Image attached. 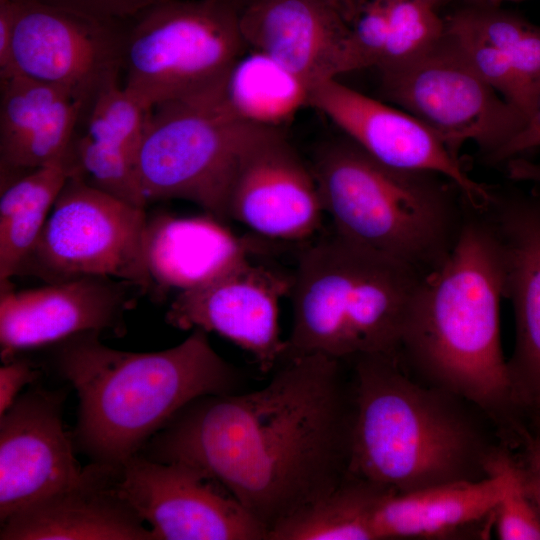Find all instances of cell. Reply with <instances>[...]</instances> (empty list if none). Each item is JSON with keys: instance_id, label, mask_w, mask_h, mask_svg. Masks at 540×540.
<instances>
[{"instance_id": "obj_27", "label": "cell", "mask_w": 540, "mask_h": 540, "mask_svg": "<svg viewBox=\"0 0 540 540\" xmlns=\"http://www.w3.org/2000/svg\"><path fill=\"white\" fill-rule=\"evenodd\" d=\"M73 150L81 174L90 185L121 202L145 209L148 202L133 153L86 134L73 141Z\"/></svg>"}, {"instance_id": "obj_2", "label": "cell", "mask_w": 540, "mask_h": 540, "mask_svg": "<svg viewBox=\"0 0 540 540\" xmlns=\"http://www.w3.org/2000/svg\"><path fill=\"white\" fill-rule=\"evenodd\" d=\"M501 249L484 210L468 206L446 260L422 278L397 356L416 380L483 409L516 449L529 426L516 406L500 339Z\"/></svg>"}, {"instance_id": "obj_32", "label": "cell", "mask_w": 540, "mask_h": 540, "mask_svg": "<svg viewBox=\"0 0 540 540\" xmlns=\"http://www.w3.org/2000/svg\"><path fill=\"white\" fill-rule=\"evenodd\" d=\"M40 375L28 359L16 358L0 367V415L4 414L21 394L26 385L36 382Z\"/></svg>"}, {"instance_id": "obj_13", "label": "cell", "mask_w": 540, "mask_h": 540, "mask_svg": "<svg viewBox=\"0 0 540 540\" xmlns=\"http://www.w3.org/2000/svg\"><path fill=\"white\" fill-rule=\"evenodd\" d=\"M309 106L377 162L395 169L440 174L459 188L473 208L482 209L491 201L494 188L470 177L458 156L410 113L356 91L337 78L313 85Z\"/></svg>"}, {"instance_id": "obj_26", "label": "cell", "mask_w": 540, "mask_h": 540, "mask_svg": "<svg viewBox=\"0 0 540 540\" xmlns=\"http://www.w3.org/2000/svg\"><path fill=\"white\" fill-rule=\"evenodd\" d=\"M0 88V150L33 131L63 101L76 98L63 89L18 72L0 78Z\"/></svg>"}, {"instance_id": "obj_28", "label": "cell", "mask_w": 540, "mask_h": 540, "mask_svg": "<svg viewBox=\"0 0 540 540\" xmlns=\"http://www.w3.org/2000/svg\"><path fill=\"white\" fill-rule=\"evenodd\" d=\"M389 36L377 70L403 64L422 54L445 33L444 17L424 0H385Z\"/></svg>"}, {"instance_id": "obj_21", "label": "cell", "mask_w": 540, "mask_h": 540, "mask_svg": "<svg viewBox=\"0 0 540 540\" xmlns=\"http://www.w3.org/2000/svg\"><path fill=\"white\" fill-rule=\"evenodd\" d=\"M118 471L90 462L73 483L1 523L0 540H155L120 494Z\"/></svg>"}, {"instance_id": "obj_8", "label": "cell", "mask_w": 540, "mask_h": 540, "mask_svg": "<svg viewBox=\"0 0 540 540\" xmlns=\"http://www.w3.org/2000/svg\"><path fill=\"white\" fill-rule=\"evenodd\" d=\"M220 90L150 108L135 152L147 202L186 200L223 222L229 220L227 199L237 165L271 128L234 117Z\"/></svg>"}, {"instance_id": "obj_38", "label": "cell", "mask_w": 540, "mask_h": 540, "mask_svg": "<svg viewBox=\"0 0 540 540\" xmlns=\"http://www.w3.org/2000/svg\"><path fill=\"white\" fill-rule=\"evenodd\" d=\"M424 1L428 2L429 4L434 6L435 8H438V6H440L442 4H445V3H448V2H451V1H454V0H424Z\"/></svg>"}, {"instance_id": "obj_33", "label": "cell", "mask_w": 540, "mask_h": 540, "mask_svg": "<svg viewBox=\"0 0 540 540\" xmlns=\"http://www.w3.org/2000/svg\"><path fill=\"white\" fill-rule=\"evenodd\" d=\"M540 147V93L526 118L522 130L510 140L492 158L491 162L499 163L517 157L531 149Z\"/></svg>"}, {"instance_id": "obj_14", "label": "cell", "mask_w": 540, "mask_h": 540, "mask_svg": "<svg viewBox=\"0 0 540 540\" xmlns=\"http://www.w3.org/2000/svg\"><path fill=\"white\" fill-rule=\"evenodd\" d=\"M504 477L447 483L396 492L363 483L350 503V519L359 540H442L489 536Z\"/></svg>"}, {"instance_id": "obj_7", "label": "cell", "mask_w": 540, "mask_h": 540, "mask_svg": "<svg viewBox=\"0 0 540 540\" xmlns=\"http://www.w3.org/2000/svg\"><path fill=\"white\" fill-rule=\"evenodd\" d=\"M225 0H157L130 19L124 87L148 108L219 91L248 49Z\"/></svg>"}, {"instance_id": "obj_36", "label": "cell", "mask_w": 540, "mask_h": 540, "mask_svg": "<svg viewBox=\"0 0 540 540\" xmlns=\"http://www.w3.org/2000/svg\"><path fill=\"white\" fill-rule=\"evenodd\" d=\"M506 172L509 179L532 184L540 190L539 162L517 156L506 161Z\"/></svg>"}, {"instance_id": "obj_25", "label": "cell", "mask_w": 540, "mask_h": 540, "mask_svg": "<svg viewBox=\"0 0 540 540\" xmlns=\"http://www.w3.org/2000/svg\"><path fill=\"white\" fill-rule=\"evenodd\" d=\"M448 16L500 51L516 74L531 112L540 93V26L494 5L465 3Z\"/></svg>"}, {"instance_id": "obj_23", "label": "cell", "mask_w": 540, "mask_h": 540, "mask_svg": "<svg viewBox=\"0 0 540 540\" xmlns=\"http://www.w3.org/2000/svg\"><path fill=\"white\" fill-rule=\"evenodd\" d=\"M80 172L73 145L61 158L1 187L0 287L9 284L33 248L68 178Z\"/></svg>"}, {"instance_id": "obj_10", "label": "cell", "mask_w": 540, "mask_h": 540, "mask_svg": "<svg viewBox=\"0 0 540 540\" xmlns=\"http://www.w3.org/2000/svg\"><path fill=\"white\" fill-rule=\"evenodd\" d=\"M379 74L383 95L456 156L463 144L473 142L491 160L526 123L523 113L478 74L446 29L428 50Z\"/></svg>"}, {"instance_id": "obj_30", "label": "cell", "mask_w": 540, "mask_h": 540, "mask_svg": "<svg viewBox=\"0 0 540 540\" xmlns=\"http://www.w3.org/2000/svg\"><path fill=\"white\" fill-rule=\"evenodd\" d=\"M149 110L137 96L120 85L118 79L112 80L90 103L85 134L135 155Z\"/></svg>"}, {"instance_id": "obj_3", "label": "cell", "mask_w": 540, "mask_h": 540, "mask_svg": "<svg viewBox=\"0 0 540 540\" xmlns=\"http://www.w3.org/2000/svg\"><path fill=\"white\" fill-rule=\"evenodd\" d=\"M347 362L355 402L347 476L401 493L492 476L508 446L478 405L419 382L395 354Z\"/></svg>"}, {"instance_id": "obj_37", "label": "cell", "mask_w": 540, "mask_h": 540, "mask_svg": "<svg viewBox=\"0 0 540 540\" xmlns=\"http://www.w3.org/2000/svg\"><path fill=\"white\" fill-rule=\"evenodd\" d=\"M465 3L500 6L503 2H520L524 0H461Z\"/></svg>"}, {"instance_id": "obj_16", "label": "cell", "mask_w": 540, "mask_h": 540, "mask_svg": "<svg viewBox=\"0 0 540 540\" xmlns=\"http://www.w3.org/2000/svg\"><path fill=\"white\" fill-rule=\"evenodd\" d=\"M292 275L248 258L204 286L178 292L165 320L172 327L216 332L250 353L259 369L272 372L284 359L279 302L290 294Z\"/></svg>"}, {"instance_id": "obj_12", "label": "cell", "mask_w": 540, "mask_h": 540, "mask_svg": "<svg viewBox=\"0 0 540 540\" xmlns=\"http://www.w3.org/2000/svg\"><path fill=\"white\" fill-rule=\"evenodd\" d=\"M15 3L11 69L7 75L18 72L46 82L86 106L105 84L118 79L125 46L124 22Z\"/></svg>"}, {"instance_id": "obj_29", "label": "cell", "mask_w": 540, "mask_h": 540, "mask_svg": "<svg viewBox=\"0 0 540 540\" xmlns=\"http://www.w3.org/2000/svg\"><path fill=\"white\" fill-rule=\"evenodd\" d=\"M503 491L494 510L493 530L501 540H540V499L518 461L506 447L498 460Z\"/></svg>"}, {"instance_id": "obj_1", "label": "cell", "mask_w": 540, "mask_h": 540, "mask_svg": "<svg viewBox=\"0 0 540 540\" xmlns=\"http://www.w3.org/2000/svg\"><path fill=\"white\" fill-rule=\"evenodd\" d=\"M354 386L347 361L284 359L256 390L201 396L139 454L216 478L268 532L330 495L348 474Z\"/></svg>"}, {"instance_id": "obj_34", "label": "cell", "mask_w": 540, "mask_h": 540, "mask_svg": "<svg viewBox=\"0 0 540 540\" xmlns=\"http://www.w3.org/2000/svg\"><path fill=\"white\" fill-rule=\"evenodd\" d=\"M513 451L540 499V425L531 428L520 446Z\"/></svg>"}, {"instance_id": "obj_15", "label": "cell", "mask_w": 540, "mask_h": 540, "mask_svg": "<svg viewBox=\"0 0 540 540\" xmlns=\"http://www.w3.org/2000/svg\"><path fill=\"white\" fill-rule=\"evenodd\" d=\"M499 241L504 296L513 305L515 345L507 360L513 399L540 425V195L494 188L484 208Z\"/></svg>"}, {"instance_id": "obj_4", "label": "cell", "mask_w": 540, "mask_h": 540, "mask_svg": "<svg viewBox=\"0 0 540 540\" xmlns=\"http://www.w3.org/2000/svg\"><path fill=\"white\" fill-rule=\"evenodd\" d=\"M207 333L195 328L178 345L155 352L111 348L98 331L50 345L52 368L78 397L75 449L90 462L121 466L193 400L242 390L244 375L215 351Z\"/></svg>"}, {"instance_id": "obj_35", "label": "cell", "mask_w": 540, "mask_h": 540, "mask_svg": "<svg viewBox=\"0 0 540 540\" xmlns=\"http://www.w3.org/2000/svg\"><path fill=\"white\" fill-rule=\"evenodd\" d=\"M15 17V1L0 0V78L6 76L11 69Z\"/></svg>"}, {"instance_id": "obj_17", "label": "cell", "mask_w": 540, "mask_h": 540, "mask_svg": "<svg viewBox=\"0 0 540 540\" xmlns=\"http://www.w3.org/2000/svg\"><path fill=\"white\" fill-rule=\"evenodd\" d=\"M0 354L52 345L87 331L125 333V313L143 294L134 284L103 276L50 282L37 288L1 287Z\"/></svg>"}, {"instance_id": "obj_18", "label": "cell", "mask_w": 540, "mask_h": 540, "mask_svg": "<svg viewBox=\"0 0 540 540\" xmlns=\"http://www.w3.org/2000/svg\"><path fill=\"white\" fill-rule=\"evenodd\" d=\"M65 398L63 389L33 383L0 415V524L80 476Z\"/></svg>"}, {"instance_id": "obj_11", "label": "cell", "mask_w": 540, "mask_h": 540, "mask_svg": "<svg viewBox=\"0 0 540 540\" xmlns=\"http://www.w3.org/2000/svg\"><path fill=\"white\" fill-rule=\"evenodd\" d=\"M117 485L155 540H268L266 528L192 464L138 453L119 466Z\"/></svg>"}, {"instance_id": "obj_20", "label": "cell", "mask_w": 540, "mask_h": 540, "mask_svg": "<svg viewBox=\"0 0 540 540\" xmlns=\"http://www.w3.org/2000/svg\"><path fill=\"white\" fill-rule=\"evenodd\" d=\"M239 21L248 49L272 57L310 89L350 72L345 0H250Z\"/></svg>"}, {"instance_id": "obj_9", "label": "cell", "mask_w": 540, "mask_h": 540, "mask_svg": "<svg viewBox=\"0 0 540 540\" xmlns=\"http://www.w3.org/2000/svg\"><path fill=\"white\" fill-rule=\"evenodd\" d=\"M148 216L90 185L81 172L58 194L17 275L45 283L85 276L124 280L152 291L144 256Z\"/></svg>"}, {"instance_id": "obj_19", "label": "cell", "mask_w": 540, "mask_h": 540, "mask_svg": "<svg viewBox=\"0 0 540 540\" xmlns=\"http://www.w3.org/2000/svg\"><path fill=\"white\" fill-rule=\"evenodd\" d=\"M312 172L279 128L263 133L244 153L232 178L228 219L285 241L314 235L324 214Z\"/></svg>"}, {"instance_id": "obj_39", "label": "cell", "mask_w": 540, "mask_h": 540, "mask_svg": "<svg viewBox=\"0 0 540 540\" xmlns=\"http://www.w3.org/2000/svg\"><path fill=\"white\" fill-rule=\"evenodd\" d=\"M225 1L230 2L238 6L240 9H242L250 0H225Z\"/></svg>"}, {"instance_id": "obj_24", "label": "cell", "mask_w": 540, "mask_h": 540, "mask_svg": "<svg viewBox=\"0 0 540 540\" xmlns=\"http://www.w3.org/2000/svg\"><path fill=\"white\" fill-rule=\"evenodd\" d=\"M247 50L228 71L221 87V99L237 119L279 128L301 107L309 105L311 89L272 57Z\"/></svg>"}, {"instance_id": "obj_5", "label": "cell", "mask_w": 540, "mask_h": 540, "mask_svg": "<svg viewBox=\"0 0 540 540\" xmlns=\"http://www.w3.org/2000/svg\"><path fill=\"white\" fill-rule=\"evenodd\" d=\"M334 232L425 277L449 256L468 203L446 177L387 167L343 137L311 167Z\"/></svg>"}, {"instance_id": "obj_22", "label": "cell", "mask_w": 540, "mask_h": 540, "mask_svg": "<svg viewBox=\"0 0 540 540\" xmlns=\"http://www.w3.org/2000/svg\"><path fill=\"white\" fill-rule=\"evenodd\" d=\"M248 254L246 241L212 215L161 214L147 220L144 256L155 295L211 283L242 264Z\"/></svg>"}, {"instance_id": "obj_31", "label": "cell", "mask_w": 540, "mask_h": 540, "mask_svg": "<svg viewBox=\"0 0 540 540\" xmlns=\"http://www.w3.org/2000/svg\"><path fill=\"white\" fill-rule=\"evenodd\" d=\"M69 11L92 18L127 22L157 0H14Z\"/></svg>"}, {"instance_id": "obj_6", "label": "cell", "mask_w": 540, "mask_h": 540, "mask_svg": "<svg viewBox=\"0 0 540 540\" xmlns=\"http://www.w3.org/2000/svg\"><path fill=\"white\" fill-rule=\"evenodd\" d=\"M422 278L335 232L310 245L292 275V326L284 359L314 353L344 361L397 355Z\"/></svg>"}]
</instances>
